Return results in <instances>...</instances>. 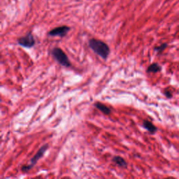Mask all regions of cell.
Here are the masks:
<instances>
[{"label":"cell","mask_w":179,"mask_h":179,"mask_svg":"<svg viewBox=\"0 0 179 179\" xmlns=\"http://www.w3.org/2000/svg\"><path fill=\"white\" fill-rule=\"evenodd\" d=\"M51 54L53 58L58 62L60 65L65 67H69L72 66L69 57L66 55L65 52L60 48H54L51 51Z\"/></svg>","instance_id":"obj_2"},{"label":"cell","mask_w":179,"mask_h":179,"mask_svg":"<svg viewBox=\"0 0 179 179\" xmlns=\"http://www.w3.org/2000/svg\"><path fill=\"white\" fill-rule=\"evenodd\" d=\"M165 95H166V97H169V98H170V97H171V93H169V91H165Z\"/></svg>","instance_id":"obj_11"},{"label":"cell","mask_w":179,"mask_h":179,"mask_svg":"<svg viewBox=\"0 0 179 179\" xmlns=\"http://www.w3.org/2000/svg\"><path fill=\"white\" fill-rule=\"evenodd\" d=\"M18 43L20 46L30 48L35 45L36 41L32 33L29 32L26 36L19 38L18 39Z\"/></svg>","instance_id":"obj_4"},{"label":"cell","mask_w":179,"mask_h":179,"mask_svg":"<svg viewBox=\"0 0 179 179\" xmlns=\"http://www.w3.org/2000/svg\"><path fill=\"white\" fill-rule=\"evenodd\" d=\"M70 30V27L68 26H60V27H55L50 30L48 32V35L51 36H60V37H64L67 34V33Z\"/></svg>","instance_id":"obj_5"},{"label":"cell","mask_w":179,"mask_h":179,"mask_svg":"<svg viewBox=\"0 0 179 179\" xmlns=\"http://www.w3.org/2000/svg\"><path fill=\"white\" fill-rule=\"evenodd\" d=\"M48 144L43 145V146L41 147L39 150H38V152L34 155V157L31 159L30 163L28 164L24 165V166H22L21 167L22 171L24 172V173H27V172L30 171V170L32 169L34 166H35L36 163H37V162L39 161V159H41V158L43 157V155H44L45 153H46V151L48 150Z\"/></svg>","instance_id":"obj_3"},{"label":"cell","mask_w":179,"mask_h":179,"mask_svg":"<svg viewBox=\"0 0 179 179\" xmlns=\"http://www.w3.org/2000/svg\"><path fill=\"white\" fill-rule=\"evenodd\" d=\"M166 46H167V44H166V43H163V44L160 45L159 46L155 48V50L158 52V53H160V52L162 51V50H164L165 48H166Z\"/></svg>","instance_id":"obj_10"},{"label":"cell","mask_w":179,"mask_h":179,"mask_svg":"<svg viewBox=\"0 0 179 179\" xmlns=\"http://www.w3.org/2000/svg\"><path fill=\"white\" fill-rule=\"evenodd\" d=\"M161 70V67L157 63H153L148 67L147 72L148 73H157Z\"/></svg>","instance_id":"obj_9"},{"label":"cell","mask_w":179,"mask_h":179,"mask_svg":"<svg viewBox=\"0 0 179 179\" xmlns=\"http://www.w3.org/2000/svg\"><path fill=\"white\" fill-rule=\"evenodd\" d=\"M94 107L96 109L102 111L104 114L105 115H110L111 114V109L110 108H109L107 106H106L105 104L101 103V102H97L94 104Z\"/></svg>","instance_id":"obj_6"},{"label":"cell","mask_w":179,"mask_h":179,"mask_svg":"<svg viewBox=\"0 0 179 179\" xmlns=\"http://www.w3.org/2000/svg\"><path fill=\"white\" fill-rule=\"evenodd\" d=\"M112 161L115 164H116L118 166H119L121 168H127V163L125 161L124 158H123L120 156H114L113 157Z\"/></svg>","instance_id":"obj_7"},{"label":"cell","mask_w":179,"mask_h":179,"mask_svg":"<svg viewBox=\"0 0 179 179\" xmlns=\"http://www.w3.org/2000/svg\"><path fill=\"white\" fill-rule=\"evenodd\" d=\"M143 126L145 129H146L150 134H155L157 132V127L153 124L152 123L148 120H144L143 123Z\"/></svg>","instance_id":"obj_8"},{"label":"cell","mask_w":179,"mask_h":179,"mask_svg":"<svg viewBox=\"0 0 179 179\" xmlns=\"http://www.w3.org/2000/svg\"><path fill=\"white\" fill-rule=\"evenodd\" d=\"M89 47L95 52L97 55L102 57L104 60H107L110 53V48L104 41L96 39H90Z\"/></svg>","instance_id":"obj_1"}]
</instances>
